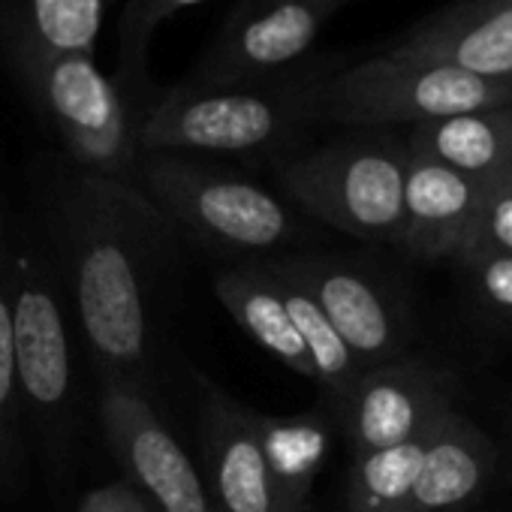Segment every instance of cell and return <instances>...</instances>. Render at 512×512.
<instances>
[{
  "instance_id": "6da1fadb",
  "label": "cell",
  "mask_w": 512,
  "mask_h": 512,
  "mask_svg": "<svg viewBox=\"0 0 512 512\" xmlns=\"http://www.w3.org/2000/svg\"><path fill=\"white\" fill-rule=\"evenodd\" d=\"M175 226L139 184L76 169L58 193L55 232L79 326L103 383L148 395V278Z\"/></svg>"
},
{
  "instance_id": "7a4b0ae2",
  "label": "cell",
  "mask_w": 512,
  "mask_h": 512,
  "mask_svg": "<svg viewBox=\"0 0 512 512\" xmlns=\"http://www.w3.org/2000/svg\"><path fill=\"white\" fill-rule=\"evenodd\" d=\"M320 82L284 73L241 85L181 82L136 115L139 154H256L287 145L320 115Z\"/></svg>"
},
{
  "instance_id": "3957f363",
  "label": "cell",
  "mask_w": 512,
  "mask_h": 512,
  "mask_svg": "<svg viewBox=\"0 0 512 512\" xmlns=\"http://www.w3.org/2000/svg\"><path fill=\"white\" fill-rule=\"evenodd\" d=\"M7 67L64 142L76 169L136 181V115L121 88L85 52H13Z\"/></svg>"
},
{
  "instance_id": "277c9868",
  "label": "cell",
  "mask_w": 512,
  "mask_h": 512,
  "mask_svg": "<svg viewBox=\"0 0 512 512\" xmlns=\"http://www.w3.org/2000/svg\"><path fill=\"white\" fill-rule=\"evenodd\" d=\"M139 190L175 226L214 247L272 250L293 232V211L266 187L190 154H139Z\"/></svg>"
},
{
  "instance_id": "5b68a950",
  "label": "cell",
  "mask_w": 512,
  "mask_h": 512,
  "mask_svg": "<svg viewBox=\"0 0 512 512\" xmlns=\"http://www.w3.org/2000/svg\"><path fill=\"white\" fill-rule=\"evenodd\" d=\"M13 362L19 401L58 452L73 425V347L46 250L13 220L10 232Z\"/></svg>"
},
{
  "instance_id": "8992f818",
  "label": "cell",
  "mask_w": 512,
  "mask_h": 512,
  "mask_svg": "<svg viewBox=\"0 0 512 512\" xmlns=\"http://www.w3.org/2000/svg\"><path fill=\"white\" fill-rule=\"evenodd\" d=\"M407 145L389 139H344L287 160L284 193L311 217L356 238L398 241L404 223Z\"/></svg>"
},
{
  "instance_id": "52a82bcc",
  "label": "cell",
  "mask_w": 512,
  "mask_h": 512,
  "mask_svg": "<svg viewBox=\"0 0 512 512\" xmlns=\"http://www.w3.org/2000/svg\"><path fill=\"white\" fill-rule=\"evenodd\" d=\"M491 106H512V82L392 55L353 64L320 85V115L356 127H416Z\"/></svg>"
},
{
  "instance_id": "ba28073f",
  "label": "cell",
  "mask_w": 512,
  "mask_h": 512,
  "mask_svg": "<svg viewBox=\"0 0 512 512\" xmlns=\"http://www.w3.org/2000/svg\"><path fill=\"white\" fill-rule=\"evenodd\" d=\"M341 7V0H238L187 82L241 85L284 76Z\"/></svg>"
},
{
  "instance_id": "9c48e42d",
  "label": "cell",
  "mask_w": 512,
  "mask_h": 512,
  "mask_svg": "<svg viewBox=\"0 0 512 512\" xmlns=\"http://www.w3.org/2000/svg\"><path fill=\"white\" fill-rule=\"evenodd\" d=\"M100 425L124 482L151 512H217L205 479L163 425L151 398L133 386L103 383Z\"/></svg>"
},
{
  "instance_id": "30bf717a",
  "label": "cell",
  "mask_w": 512,
  "mask_h": 512,
  "mask_svg": "<svg viewBox=\"0 0 512 512\" xmlns=\"http://www.w3.org/2000/svg\"><path fill=\"white\" fill-rule=\"evenodd\" d=\"M452 395L449 374L419 359L398 356L365 368L341 407L353 455L425 437L455 407Z\"/></svg>"
},
{
  "instance_id": "8fae6325",
  "label": "cell",
  "mask_w": 512,
  "mask_h": 512,
  "mask_svg": "<svg viewBox=\"0 0 512 512\" xmlns=\"http://www.w3.org/2000/svg\"><path fill=\"white\" fill-rule=\"evenodd\" d=\"M199 431L208 473L205 488L217 512H290L269 473L256 410L205 383Z\"/></svg>"
},
{
  "instance_id": "7c38bea8",
  "label": "cell",
  "mask_w": 512,
  "mask_h": 512,
  "mask_svg": "<svg viewBox=\"0 0 512 512\" xmlns=\"http://www.w3.org/2000/svg\"><path fill=\"white\" fill-rule=\"evenodd\" d=\"M383 55L512 82V0H455L398 34Z\"/></svg>"
},
{
  "instance_id": "4fadbf2b",
  "label": "cell",
  "mask_w": 512,
  "mask_h": 512,
  "mask_svg": "<svg viewBox=\"0 0 512 512\" xmlns=\"http://www.w3.org/2000/svg\"><path fill=\"white\" fill-rule=\"evenodd\" d=\"M284 263L311 290V296L362 368H374L404 356L407 317L374 278L347 263L317 260V256Z\"/></svg>"
},
{
  "instance_id": "5bb4252c",
  "label": "cell",
  "mask_w": 512,
  "mask_h": 512,
  "mask_svg": "<svg viewBox=\"0 0 512 512\" xmlns=\"http://www.w3.org/2000/svg\"><path fill=\"white\" fill-rule=\"evenodd\" d=\"M485 184L407 148L398 244L419 260H458Z\"/></svg>"
},
{
  "instance_id": "9a60e30c",
  "label": "cell",
  "mask_w": 512,
  "mask_h": 512,
  "mask_svg": "<svg viewBox=\"0 0 512 512\" xmlns=\"http://www.w3.org/2000/svg\"><path fill=\"white\" fill-rule=\"evenodd\" d=\"M500 455L494 440L458 407L428 431L410 512H464L494 482Z\"/></svg>"
},
{
  "instance_id": "2e32d148",
  "label": "cell",
  "mask_w": 512,
  "mask_h": 512,
  "mask_svg": "<svg viewBox=\"0 0 512 512\" xmlns=\"http://www.w3.org/2000/svg\"><path fill=\"white\" fill-rule=\"evenodd\" d=\"M214 293L229 317L290 371L317 383L308 347L287 311L281 284L266 266H241L214 278Z\"/></svg>"
},
{
  "instance_id": "e0dca14e",
  "label": "cell",
  "mask_w": 512,
  "mask_h": 512,
  "mask_svg": "<svg viewBox=\"0 0 512 512\" xmlns=\"http://www.w3.org/2000/svg\"><path fill=\"white\" fill-rule=\"evenodd\" d=\"M404 145L479 184L497 181L512 157V106H491L416 124Z\"/></svg>"
},
{
  "instance_id": "ac0fdd59",
  "label": "cell",
  "mask_w": 512,
  "mask_h": 512,
  "mask_svg": "<svg viewBox=\"0 0 512 512\" xmlns=\"http://www.w3.org/2000/svg\"><path fill=\"white\" fill-rule=\"evenodd\" d=\"M109 0H0V52H85L103 34Z\"/></svg>"
},
{
  "instance_id": "d6986e66",
  "label": "cell",
  "mask_w": 512,
  "mask_h": 512,
  "mask_svg": "<svg viewBox=\"0 0 512 512\" xmlns=\"http://www.w3.org/2000/svg\"><path fill=\"white\" fill-rule=\"evenodd\" d=\"M256 431L266 452L275 488L290 512H308L311 488L329 455V425L317 416H266L256 413Z\"/></svg>"
},
{
  "instance_id": "ffe728a7",
  "label": "cell",
  "mask_w": 512,
  "mask_h": 512,
  "mask_svg": "<svg viewBox=\"0 0 512 512\" xmlns=\"http://www.w3.org/2000/svg\"><path fill=\"white\" fill-rule=\"evenodd\" d=\"M266 269L275 275V281L281 284L287 311L308 347V356L314 362L317 371V383L335 398L338 407H344V401L350 398L356 380L362 377V365L356 362V356L350 353V347L341 341V335L335 332V326L329 323V317L323 314V308L317 305V299L311 296V290L287 269L284 260L278 263H266Z\"/></svg>"
},
{
  "instance_id": "44dd1931",
  "label": "cell",
  "mask_w": 512,
  "mask_h": 512,
  "mask_svg": "<svg viewBox=\"0 0 512 512\" xmlns=\"http://www.w3.org/2000/svg\"><path fill=\"white\" fill-rule=\"evenodd\" d=\"M425 437L374 449L365 455H353L347 509L350 512H410Z\"/></svg>"
},
{
  "instance_id": "7402d4cb",
  "label": "cell",
  "mask_w": 512,
  "mask_h": 512,
  "mask_svg": "<svg viewBox=\"0 0 512 512\" xmlns=\"http://www.w3.org/2000/svg\"><path fill=\"white\" fill-rule=\"evenodd\" d=\"M10 232L13 217L0 196V470L13 464L19 449V386L13 362V302H10Z\"/></svg>"
},
{
  "instance_id": "603a6c76",
  "label": "cell",
  "mask_w": 512,
  "mask_h": 512,
  "mask_svg": "<svg viewBox=\"0 0 512 512\" xmlns=\"http://www.w3.org/2000/svg\"><path fill=\"white\" fill-rule=\"evenodd\" d=\"M205 0H130L118 28V64L127 85H139L148 73V52L157 28Z\"/></svg>"
},
{
  "instance_id": "cb8c5ba5",
  "label": "cell",
  "mask_w": 512,
  "mask_h": 512,
  "mask_svg": "<svg viewBox=\"0 0 512 512\" xmlns=\"http://www.w3.org/2000/svg\"><path fill=\"white\" fill-rule=\"evenodd\" d=\"M482 256H512V190L503 181L485 184L458 263L464 266Z\"/></svg>"
},
{
  "instance_id": "d4e9b609",
  "label": "cell",
  "mask_w": 512,
  "mask_h": 512,
  "mask_svg": "<svg viewBox=\"0 0 512 512\" xmlns=\"http://www.w3.org/2000/svg\"><path fill=\"white\" fill-rule=\"evenodd\" d=\"M476 302L494 320L512 323V256H482V260L464 263Z\"/></svg>"
},
{
  "instance_id": "484cf974",
  "label": "cell",
  "mask_w": 512,
  "mask_h": 512,
  "mask_svg": "<svg viewBox=\"0 0 512 512\" xmlns=\"http://www.w3.org/2000/svg\"><path fill=\"white\" fill-rule=\"evenodd\" d=\"M76 512H151L145 500L121 479L88 491Z\"/></svg>"
},
{
  "instance_id": "4316f807",
  "label": "cell",
  "mask_w": 512,
  "mask_h": 512,
  "mask_svg": "<svg viewBox=\"0 0 512 512\" xmlns=\"http://www.w3.org/2000/svg\"><path fill=\"white\" fill-rule=\"evenodd\" d=\"M497 181H503V184L512 190V157L506 160V166H503V172H500V178H497Z\"/></svg>"
},
{
  "instance_id": "83f0119b",
  "label": "cell",
  "mask_w": 512,
  "mask_h": 512,
  "mask_svg": "<svg viewBox=\"0 0 512 512\" xmlns=\"http://www.w3.org/2000/svg\"><path fill=\"white\" fill-rule=\"evenodd\" d=\"M341 4H347V0H341Z\"/></svg>"
}]
</instances>
